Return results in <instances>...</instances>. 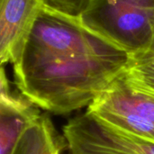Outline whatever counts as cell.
Wrapping results in <instances>:
<instances>
[{
    "instance_id": "6da1fadb",
    "label": "cell",
    "mask_w": 154,
    "mask_h": 154,
    "mask_svg": "<svg viewBox=\"0 0 154 154\" xmlns=\"http://www.w3.org/2000/svg\"><path fill=\"white\" fill-rule=\"evenodd\" d=\"M128 58L45 4L12 67L20 93L47 112L65 115L88 107L125 70Z\"/></svg>"
},
{
    "instance_id": "7a4b0ae2",
    "label": "cell",
    "mask_w": 154,
    "mask_h": 154,
    "mask_svg": "<svg viewBox=\"0 0 154 154\" xmlns=\"http://www.w3.org/2000/svg\"><path fill=\"white\" fill-rule=\"evenodd\" d=\"M84 29L128 55L154 37V0H45Z\"/></svg>"
},
{
    "instance_id": "3957f363",
    "label": "cell",
    "mask_w": 154,
    "mask_h": 154,
    "mask_svg": "<svg viewBox=\"0 0 154 154\" xmlns=\"http://www.w3.org/2000/svg\"><path fill=\"white\" fill-rule=\"evenodd\" d=\"M124 72L87 111L123 133L154 143V93L133 85Z\"/></svg>"
},
{
    "instance_id": "277c9868",
    "label": "cell",
    "mask_w": 154,
    "mask_h": 154,
    "mask_svg": "<svg viewBox=\"0 0 154 154\" xmlns=\"http://www.w3.org/2000/svg\"><path fill=\"white\" fill-rule=\"evenodd\" d=\"M69 154H154V143L123 133L89 112L63 126Z\"/></svg>"
},
{
    "instance_id": "5b68a950",
    "label": "cell",
    "mask_w": 154,
    "mask_h": 154,
    "mask_svg": "<svg viewBox=\"0 0 154 154\" xmlns=\"http://www.w3.org/2000/svg\"><path fill=\"white\" fill-rule=\"evenodd\" d=\"M45 0H0V60H20Z\"/></svg>"
},
{
    "instance_id": "8992f818",
    "label": "cell",
    "mask_w": 154,
    "mask_h": 154,
    "mask_svg": "<svg viewBox=\"0 0 154 154\" xmlns=\"http://www.w3.org/2000/svg\"><path fill=\"white\" fill-rule=\"evenodd\" d=\"M39 106L11 90L5 68L0 70V154H14L25 132L42 116Z\"/></svg>"
},
{
    "instance_id": "52a82bcc",
    "label": "cell",
    "mask_w": 154,
    "mask_h": 154,
    "mask_svg": "<svg viewBox=\"0 0 154 154\" xmlns=\"http://www.w3.org/2000/svg\"><path fill=\"white\" fill-rule=\"evenodd\" d=\"M67 147L63 135H60L52 121L46 114L25 132L14 154H62Z\"/></svg>"
},
{
    "instance_id": "ba28073f",
    "label": "cell",
    "mask_w": 154,
    "mask_h": 154,
    "mask_svg": "<svg viewBox=\"0 0 154 154\" xmlns=\"http://www.w3.org/2000/svg\"><path fill=\"white\" fill-rule=\"evenodd\" d=\"M124 74L135 87L154 93V37L146 49L129 55Z\"/></svg>"
}]
</instances>
